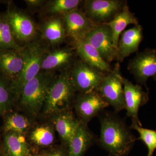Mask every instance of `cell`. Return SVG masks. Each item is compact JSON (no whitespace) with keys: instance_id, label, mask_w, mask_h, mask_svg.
I'll use <instances>...</instances> for the list:
<instances>
[{"instance_id":"cell-29","label":"cell","mask_w":156,"mask_h":156,"mask_svg":"<svg viewBox=\"0 0 156 156\" xmlns=\"http://www.w3.org/2000/svg\"><path fill=\"white\" fill-rule=\"evenodd\" d=\"M47 150L48 156H69L67 146L64 144L53 146Z\"/></svg>"},{"instance_id":"cell-2","label":"cell","mask_w":156,"mask_h":156,"mask_svg":"<svg viewBox=\"0 0 156 156\" xmlns=\"http://www.w3.org/2000/svg\"><path fill=\"white\" fill-rule=\"evenodd\" d=\"M55 73L41 71L22 89L16 105L23 113L35 120L41 114Z\"/></svg>"},{"instance_id":"cell-5","label":"cell","mask_w":156,"mask_h":156,"mask_svg":"<svg viewBox=\"0 0 156 156\" xmlns=\"http://www.w3.org/2000/svg\"><path fill=\"white\" fill-rule=\"evenodd\" d=\"M67 72L78 93L97 91L106 74L87 64L80 58L75 60Z\"/></svg>"},{"instance_id":"cell-17","label":"cell","mask_w":156,"mask_h":156,"mask_svg":"<svg viewBox=\"0 0 156 156\" xmlns=\"http://www.w3.org/2000/svg\"><path fill=\"white\" fill-rule=\"evenodd\" d=\"M55 130L52 122L34 124L27 136L34 153L54 146L56 138Z\"/></svg>"},{"instance_id":"cell-30","label":"cell","mask_w":156,"mask_h":156,"mask_svg":"<svg viewBox=\"0 0 156 156\" xmlns=\"http://www.w3.org/2000/svg\"><path fill=\"white\" fill-rule=\"evenodd\" d=\"M27 5L30 10H34L44 7L47 1L44 0H25Z\"/></svg>"},{"instance_id":"cell-14","label":"cell","mask_w":156,"mask_h":156,"mask_svg":"<svg viewBox=\"0 0 156 156\" xmlns=\"http://www.w3.org/2000/svg\"><path fill=\"white\" fill-rule=\"evenodd\" d=\"M74 55V51L69 48L47 50L42 59L41 71L55 73L66 70L75 61Z\"/></svg>"},{"instance_id":"cell-18","label":"cell","mask_w":156,"mask_h":156,"mask_svg":"<svg viewBox=\"0 0 156 156\" xmlns=\"http://www.w3.org/2000/svg\"><path fill=\"white\" fill-rule=\"evenodd\" d=\"M1 146L3 156H31L34 153L27 135L14 131L4 133Z\"/></svg>"},{"instance_id":"cell-33","label":"cell","mask_w":156,"mask_h":156,"mask_svg":"<svg viewBox=\"0 0 156 156\" xmlns=\"http://www.w3.org/2000/svg\"><path fill=\"white\" fill-rule=\"evenodd\" d=\"M0 156H3L2 151V148L0 146Z\"/></svg>"},{"instance_id":"cell-28","label":"cell","mask_w":156,"mask_h":156,"mask_svg":"<svg viewBox=\"0 0 156 156\" xmlns=\"http://www.w3.org/2000/svg\"><path fill=\"white\" fill-rule=\"evenodd\" d=\"M131 129L136 130L140 136L137 140H140L147 148V156H153L156 149V130H151L142 128L138 123L132 122L129 126Z\"/></svg>"},{"instance_id":"cell-31","label":"cell","mask_w":156,"mask_h":156,"mask_svg":"<svg viewBox=\"0 0 156 156\" xmlns=\"http://www.w3.org/2000/svg\"><path fill=\"white\" fill-rule=\"evenodd\" d=\"M31 156H48V150H43L34 153Z\"/></svg>"},{"instance_id":"cell-26","label":"cell","mask_w":156,"mask_h":156,"mask_svg":"<svg viewBox=\"0 0 156 156\" xmlns=\"http://www.w3.org/2000/svg\"><path fill=\"white\" fill-rule=\"evenodd\" d=\"M82 2L80 0H50L47 1L43 8L50 16L62 15L79 9Z\"/></svg>"},{"instance_id":"cell-6","label":"cell","mask_w":156,"mask_h":156,"mask_svg":"<svg viewBox=\"0 0 156 156\" xmlns=\"http://www.w3.org/2000/svg\"><path fill=\"white\" fill-rule=\"evenodd\" d=\"M6 15L15 41L20 46L37 41L38 27L30 16L8 4Z\"/></svg>"},{"instance_id":"cell-8","label":"cell","mask_w":156,"mask_h":156,"mask_svg":"<svg viewBox=\"0 0 156 156\" xmlns=\"http://www.w3.org/2000/svg\"><path fill=\"white\" fill-rule=\"evenodd\" d=\"M84 40L92 45L109 64L115 60L119 62L118 48L114 45L111 30L106 23L95 24Z\"/></svg>"},{"instance_id":"cell-10","label":"cell","mask_w":156,"mask_h":156,"mask_svg":"<svg viewBox=\"0 0 156 156\" xmlns=\"http://www.w3.org/2000/svg\"><path fill=\"white\" fill-rule=\"evenodd\" d=\"M128 69L140 86H145L150 78L156 81V49L147 48L129 62Z\"/></svg>"},{"instance_id":"cell-32","label":"cell","mask_w":156,"mask_h":156,"mask_svg":"<svg viewBox=\"0 0 156 156\" xmlns=\"http://www.w3.org/2000/svg\"><path fill=\"white\" fill-rule=\"evenodd\" d=\"M10 2H8V1H0V3H6V4H9Z\"/></svg>"},{"instance_id":"cell-16","label":"cell","mask_w":156,"mask_h":156,"mask_svg":"<svg viewBox=\"0 0 156 156\" xmlns=\"http://www.w3.org/2000/svg\"><path fill=\"white\" fill-rule=\"evenodd\" d=\"M72 109L65 110L50 119L61 139L62 144L66 146L74 136L81 123Z\"/></svg>"},{"instance_id":"cell-19","label":"cell","mask_w":156,"mask_h":156,"mask_svg":"<svg viewBox=\"0 0 156 156\" xmlns=\"http://www.w3.org/2000/svg\"><path fill=\"white\" fill-rule=\"evenodd\" d=\"M143 39V29L139 24L124 30L120 35L117 48L119 62H122L124 58L137 52Z\"/></svg>"},{"instance_id":"cell-25","label":"cell","mask_w":156,"mask_h":156,"mask_svg":"<svg viewBox=\"0 0 156 156\" xmlns=\"http://www.w3.org/2000/svg\"><path fill=\"white\" fill-rule=\"evenodd\" d=\"M11 83V81L0 73V116L5 115L11 111L17 104Z\"/></svg>"},{"instance_id":"cell-27","label":"cell","mask_w":156,"mask_h":156,"mask_svg":"<svg viewBox=\"0 0 156 156\" xmlns=\"http://www.w3.org/2000/svg\"><path fill=\"white\" fill-rule=\"evenodd\" d=\"M22 46L15 41L5 13H0V50L15 49L20 50Z\"/></svg>"},{"instance_id":"cell-23","label":"cell","mask_w":156,"mask_h":156,"mask_svg":"<svg viewBox=\"0 0 156 156\" xmlns=\"http://www.w3.org/2000/svg\"><path fill=\"white\" fill-rule=\"evenodd\" d=\"M4 116L3 127L4 133L14 131L27 136L35 124L34 119L23 112L11 111Z\"/></svg>"},{"instance_id":"cell-7","label":"cell","mask_w":156,"mask_h":156,"mask_svg":"<svg viewBox=\"0 0 156 156\" xmlns=\"http://www.w3.org/2000/svg\"><path fill=\"white\" fill-rule=\"evenodd\" d=\"M123 79L118 62L110 72L105 74L97 90L101 96L117 113L125 109Z\"/></svg>"},{"instance_id":"cell-15","label":"cell","mask_w":156,"mask_h":156,"mask_svg":"<svg viewBox=\"0 0 156 156\" xmlns=\"http://www.w3.org/2000/svg\"><path fill=\"white\" fill-rule=\"evenodd\" d=\"M38 27L42 39L50 46H58L65 41L66 35L62 15L47 17Z\"/></svg>"},{"instance_id":"cell-11","label":"cell","mask_w":156,"mask_h":156,"mask_svg":"<svg viewBox=\"0 0 156 156\" xmlns=\"http://www.w3.org/2000/svg\"><path fill=\"white\" fill-rule=\"evenodd\" d=\"M126 2L119 0H86L83 11L94 23H105L121 11Z\"/></svg>"},{"instance_id":"cell-22","label":"cell","mask_w":156,"mask_h":156,"mask_svg":"<svg viewBox=\"0 0 156 156\" xmlns=\"http://www.w3.org/2000/svg\"><path fill=\"white\" fill-rule=\"evenodd\" d=\"M77 55L83 61L104 73L110 72L112 69L102 58L97 50L85 40L74 42Z\"/></svg>"},{"instance_id":"cell-21","label":"cell","mask_w":156,"mask_h":156,"mask_svg":"<svg viewBox=\"0 0 156 156\" xmlns=\"http://www.w3.org/2000/svg\"><path fill=\"white\" fill-rule=\"evenodd\" d=\"M23 59L20 50L6 49L0 50V73L11 82L21 73Z\"/></svg>"},{"instance_id":"cell-13","label":"cell","mask_w":156,"mask_h":156,"mask_svg":"<svg viewBox=\"0 0 156 156\" xmlns=\"http://www.w3.org/2000/svg\"><path fill=\"white\" fill-rule=\"evenodd\" d=\"M62 16L66 37L71 39L74 43L84 40L87 34L96 24L86 16L83 11L79 9Z\"/></svg>"},{"instance_id":"cell-24","label":"cell","mask_w":156,"mask_h":156,"mask_svg":"<svg viewBox=\"0 0 156 156\" xmlns=\"http://www.w3.org/2000/svg\"><path fill=\"white\" fill-rule=\"evenodd\" d=\"M105 23L111 30L114 45L116 48L120 35L127 26L130 24H139L137 18L130 11L126 2L121 11L112 20Z\"/></svg>"},{"instance_id":"cell-3","label":"cell","mask_w":156,"mask_h":156,"mask_svg":"<svg viewBox=\"0 0 156 156\" xmlns=\"http://www.w3.org/2000/svg\"><path fill=\"white\" fill-rule=\"evenodd\" d=\"M67 70L56 76L50 86L41 113L51 119L59 113L70 108L76 95Z\"/></svg>"},{"instance_id":"cell-20","label":"cell","mask_w":156,"mask_h":156,"mask_svg":"<svg viewBox=\"0 0 156 156\" xmlns=\"http://www.w3.org/2000/svg\"><path fill=\"white\" fill-rule=\"evenodd\" d=\"M97 139L87 124L81 122L75 134L67 146L69 156H83L89 148L97 142Z\"/></svg>"},{"instance_id":"cell-1","label":"cell","mask_w":156,"mask_h":156,"mask_svg":"<svg viewBox=\"0 0 156 156\" xmlns=\"http://www.w3.org/2000/svg\"><path fill=\"white\" fill-rule=\"evenodd\" d=\"M98 117L101 129L98 144L109 156L128 155L137 139L126 121L115 112L104 110Z\"/></svg>"},{"instance_id":"cell-4","label":"cell","mask_w":156,"mask_h":156,"mask_svg":"<svg viewBox=\"0 0 156 156\" xmlns=\"http://www.w3.org/2000/svg\"><path fill=\"white\" fill-rule=\"evenodd\" d=\"M46 50L37 40L22 46L20 50L23 59V67L18 76L11 83L17 102L24 85L41 72L42 59Z\"/></svg>"},{"instance_id":"cell-12","label":"cell","mask_w":156,"mask_h":156,"mask_svg":"<svg viewBox=\"0 0 156 156\" xmlns=\"http://www.w3.org/2000/svg\"><path fill=\"white\" fill-rule=\"evenodd\" d=\"M123 84L127 116L131 117V122H136L142 127L138 118V111L148 101L149 92H145L139 84L135 85L125 78L123 79Z\"/></svg>"},{"instance_id":"cell-9","label":"cell","mask_w":156,"mask_h":156,"mask_svg":"<svg viewBox=\"0 0 156 156\" xmlns=\"http://www.w3.org/2000/svg\"><path fill=\"white\" fill-rule=\"evenodd\" d=\"M109 105L97 91L78 93L73 105L78 119L88 124L92 119L98 116Z\"/></svg>"}]
</instances>
